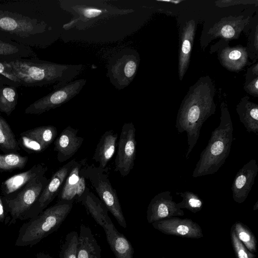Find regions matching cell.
Instances as JSON below:
<instances>
[{
  "label": "cell",
  "mask_w": 258,
  "mask_h": 258,
  "mask_svg": "<svg viewBox=\"0 0 258 258\" xmlns=\"http://www.w3.org/2000/svg\"><path fill=\"white\" fill-rule=\"evenodd\" d=\"M52 27L48 23L41 1L0 2V39L30 47L44 48L49 44Z\"/></svg>",
  "instance_id": "6da1fadb"
},
{
  "label": "cell",
  "mask_w": 258,
  "mask_h": 258,
  "mask_svg": "<svg viewBox=\"0 0 258 258\" xmlns=\"http://www.w3.org/2000/svg\"><path fill=\"white\" fill-rule=\"evenodd\" d=\"M214 96L215 88L211 79L203 77L190 87L181 103L175 127L179 133H186V159L198 142L203 123L215 112Z\"/></svg>",
  "instance_id": "7a4b0ae2"
},
{
  "label": "cell",
  "mask_w": 258,
  "mask_h": 258,
  "mask_svg": "<svg viewBox=\"0 0 258 258\" xmlns=\"http://www.w3.org/2000/svg\"><path fill=\"white\" fill-rule=\"evenodd\" d=\"M10 67L21 86L42 87L55 84L53 89L66 85L78 75L83 64H62L34 58H17L5 62Z\"/></svg>",
  "instance_id": "3957f363"
},
{
  "label": "cell",
  "mask_w": 258,
  "mask_h": 258,
  "mask_svg": "<svg viewBox=\"0 0 258 258\" xmlns=\"http://www.w3.org/2000/svg\"><path fill=\"white\" fill-rule=\"evenodd\" d=\"M233 132L230 113L227 106L222 103L219 125L212 131L207 145L202 151L192 172L193 177L212 175L219 170L230 154Z\"/></svg>",
  "instance_id": "277c9868"
},
{
  "label": "cell",
  "mask_w": 258,
  "mask_h": 258,
  "mask_svg": "<svg viewBox=\"0 0 258 258\" xmlns=\"http://www.w3.org/2000/svg\"><path fill=\"white\" fill-rule=\"evenodd\" d=\"M73 205L72 201H58L29 219L20 228L15 245L33 246L57 230L71 211Z\"/></svg>",
  "instance_id": "5b68a950"
},
{
  "label": "cell",
  "mask_w": 258,
  "mask_h": 258,
  "mask_svg": "<svg viewBox=\"0 0 258 258\" xmlns=\"http://www.w3.org/2000/svg\"><path fill=\"white\" fill-rule=\"evenodd\" d=\"M59 6L73 15L72 19L63 26L68 30L75 27L84 29L96 21L113 16L123 15L133 12L132 9H121L104 1L61 0Z\"/></svg>",
  "instance_id": "8992f818"
},
{
  "label": "cell",
  "mask_w": 258,
  "mask_h": 258,
  "mask_svg": "<svg viewBox=\"0 0 258 258\" xmlns=\"http://www.w3.org/2000/svg\"><path fill=\"white\" fill-rule=\"evenodd\" d=\"M108 168L103 169L93 164H88L84 167L82 172L86 179H88L97 194L99 199L104 204L123 228L127 227L119 199L115 188L113 187L106 173Z\"/></svg>",
  "instance_id": "52a82bcc"
},
{
  "label": "cell",
  "mask_w": 258,
  "mask_h": 258,
  "mask_svg": "<svg viewBox=\"0 0 258 258\" xmlns=\"http://www.w3.org/2000/svg\"><path fill=\"white\" fill-rule=\"evenodd\" d=\"M140 61L136 50L123 48L109 59L107 76L111 83L117 89L127 87L135 78Z\"/></svg>",
  "instance_id": "ba28073f"
},
{
  "label": "cell",
  "mask_w": 258,
  "mask_h": 258,
  "mask_svg": "<svg viewBox=\"0 0 258 258\" xmlns=\"http://www.w3.org/2000/svg\"><path fill=\"white\" fill-rule=\"evenodd\" d=\"M48 181L44 175L32 181L13 196H2L5 210L12 218L11 222L17 219H23L37 201Z\"/></svg>",
  "instance_id": "9c48e42d"
},
{
  "label": "cell",
  "mask_w": 258,
  "mask_h": 258,
  "mask_svg": "<svg viewBox=\"0 0 258 258\" xmlns=\"http://www.w3.org/2000/svg\"><path fill=\"white\" fill-rule=\"evenodd\" d=\"M86 82L84 79L77 80L53 89L29 105L25 109V113L38 115L59 107L78 95Z\"/></svg>",
  "instance_id": "30bf717a"
},
{
  "label": "cell",
  "mask_w": 258,
  "mask_h": 258,
  "mask_svg": "<svg viewBox=\"0 0 258 258\" xmlns=\"http://www.w3.org/2000/svg\"><path fill=\"white\" fill-rule=\"evenodd\" d=\"M117 146L114 171L124 177L133 169L136 156V128L132 122H126L122 125Z\"/></svg>",
  "instance_id": "8fae6325"
},
{
  "label": "cell",
  "mask_w": 258,
  "mask_h": 258,
  "mask_svg": "<svg viewBox=\"0 0 258 258\" xmlns=\"http://www.w3.org/2000/svg\"><path fill=\"white\" fill-rule=\"evenodd\" d=\"M77 160L72 159L59 168L51 176L41 193L37 201L28 211L23 220L30 219L44 210L58 196Z\"/></svg>",
  "instance_id": "7c38bea8"
},
{
  "label": "cell",
  "mask_w": 258,
  "mask_h": 258,
  "mask_svg": "<svg viewBox=\"0 0 258 258\" xmlns=\"http://www.w3.org/2000/svg\"><path fill=\"white\" fill-rule=\"evenodd\" d=\"M57 136V130L53 125L35 127L21 133L18 140L20 147L29 153L43 152L52 143Z\"/></svg>",
  "instance_id": "4fadbf2b"
},
{
  "label": "cell",
  "mask_w": 258,
  "mask_h": 258,
  "mask_svg": "<svg viewBox=\"0 0 258 258\" xmlns=\"http://www.w3.org/2000/svg\"><path fill=\"white\" fill-rule=\"evenodd\" d=\"M152 225L155 229L167 235L196 239L204 237L201 226L188 218L173 217L153 222Z\"/></svg>",
  "instance_id": "5bb4252c"
},
{
  "label": "cell",
  "mask_w": 258,
  "mask_h": 258,
  "mask_svg": "<svg viewBox=\"0 0 258 258\" xmlns=\"http://www.w3.org/2000/svg\"><path fill=\"white\" fill-rule=\"evenodd\" d=\"M184 214L178 204L173 200L170 191L159 192L151 200L147 210V219L149 223Z\"/></svg>",
  "instance_id": "9a60e30c"
},
{
  "label": "cell",
  "mask_w": 258,
  "mask_h": 258,
  "mask_svg": "<svg viewBox=\"0 0 258 258\" xmlns=\"http://www.w3.org/2000/svg\"><path fill=\"white\" fill-rule=\"evenodd\" d=\"M87 161L85 158L76 162L58 195V201L78 202L87 187L82 171Z\"/></svg>",
  "instance_id": "2e32d148"
},
{
  "label": "cell",
  "mask_w": 258,
  "mask_h": 258,
  "mask_svg": "<svg viewBox=\"0 0 258 258\" xmlns=\"http://www.w3.org/2000/svg\"><path fill=\"white\" fill-rule=\"evenodd\" d=\"M257 172L258 165L254 159L245 163L237 172L231 186L232 198L235 202L242 204L247 199Z\"/></svg>",
  "instance_id": "e0dca14e"
},
{
  "label": "cell",
  "mask_w": 258,
  "mask_h": 258,
  "mask_svg": "<svg viewBox=\"0 0 258 258\" xmlns=\"http://www.w3.org/2000/svg\"><path fill=\"white\" fill-rule=\"evenodd\" d=\"M47 170L44 164L38 163L25 172L7 178L1 184L2 196H13L32 181L45 175Z\"/></svg>",
  "instance_id": "ac0fdd59"
},
{
  "label": "cell",
  "mask_w": 258,
  "mask_h": 258,
  "mask_svg": "<svg viewBox=\"0 0 258 258\" xmlns=\"http://www.w3.org/2000/svg\"><path fill=\"white\" fill-rule=\"evenodd\" d=\"M78 130L68 126L64 128L54 141V150L57 159L63 163L71 159L82 146L84 138L77 136Z\"/></svg>",
  "instance_id": "d6986e66"
},
{
  "label": "cell",
  "mask_w": 258,
  "mask_h": 258,
  "mask_svg": "<svg viewBox=\"0 0 258 258\" xmlns=\"http://www.w3.org/2000/svg\"><path fill=\"white\" fill-rule=\"evenodd\" d=\"M84 206L96 223L104 230L115 227L108 214V210L89 188H86L83 194L78 201Z\"/></svg>",
  "instance_id": "ffe728a7"
},
{
  "label": "cell",
  "mask_w": 258,
  "mask_h": 258,
  "mask_svg": "<svg viewBox=\"0 0 258 258\" xmlns=\"http://www.w3.org/2000/svg\"><path fill=\"white\" fill-rule=\"evenodd\" d=\"M117 138V134L112 130L106 131L100 137L92 157L100 168H108L107 164L115 152Z\"/></svg>",
  "instance_id": "44dd1931"
},
{
  "label": "cell",
  "mask_w": 258,
  "mask_h": 258,
  "mask_svg": "<svg viewBox=\"0 0 258 258\" xmlns=\"http://www.w3.org/2000/svg\"><path fill=\"white\" fill-rule=\"evenodd\" d=\"M196 32V24L194 20L187 22L182 29L178 59V74L182 80L188 68L190 52Z\"/></svg>",
  "instance_id": "7402d4cb"
},
{
  "label": "cell",
  "mask_w": 258,
  "mask_h": 258,
  "mask_svg": "<svg viewBox=\"0 0 258 258\" xmlns=\"http://www.w3.org/2000/svg\"><path fill=\"white\" fill-rule=\"evenodd\" d=\"M246 21L241 16L225 17L215 24L209 32L214 37H221L227 40L235 39L238 37Z\"/></svg>",
  "instance_id": "603a6c76"
},
{
  "label": "cell",
  "mask_w": 258,
  "mask_h": 258,
  "mask_svg": "<svg viewBox=\"0 0 258 258\" xmlns=\"http://www.w3.org/2000/svg\"><path fill=\"white\" fill-rule=\"evenodd\" d=\"M101 248L91 229L82 224L79 234L77 258H101Z\"/></svg>",
  "instance_id": "cb8c5ba5"
},
{
  "label": "cell",
  "mask_w": 258,
  "mask_h": 258,
  "mask_svg": "<svg viewBox=\"0 0 258 258\" xmlns=\"http://www.w3.org/2000/svg\"><path fill=\"white\" fill-rule=\"evenodd\" d=\"M248 96L242 98L236 106L240 122L248 133L258 134V105L249 100Z\"/></svg>",
  "instance_id": "d4e9b609"
},
{
  "label": "cell",
  "mask_w": 258,
  "mask_h": 258,
  "mask_svg": "<svg viewBox=\"0 0 258 258\" xmlns=\"http://www.w3.org/2000/svg\"><path fill=\"white\" fill-rule=\"evenodd\" d=\"M106 239L116 258H134L131 243L116 227L105 230Z\"/></svg>",
  "instance_id": "484cf974"
},
{
  "label": "cell",
  "mask_w": 258,
  "mask_h": 258,
  "mask_svg": "<svg viewBox=\"0 0 258 258\" xmlns=\"http://www.w3.org/2000/svg\"><path fill=\"white\" fill-rule=\"evenodd\" d=\"M37 58L30 46L15 42L0 41V62H9L17 58Z\"/></svg>",
  "instance_id": "4316f807"
},
{
  "label": "cell",
  "mask_w": 258,
  "mask_h": 258,
  "mask_svg": "<svg viewBox=\"0 0 258 258\" xmlns=\"http://www.w3.org/2000/svg\"><path fill=\"white\" fill-rule=\"evenodd\" d=\"M220 58L225 68L235 71L241 69L245 65L247 53L243 47H227L222 50Z\"/></svg>",
  "instance_id": "83f0119b"
},
{
  "label": "cell",
  "mask_w": 258,
  "mask_h": 258,
  "mask_svg": "<svg viewBox=\"0 0 258 258\" xmlns=\"http://www.w3.org/2000/svg\"><path fill=\"white\" fill-rule=\"evenodd\" d=\"M0 150L5 153H17L20 150L18 141L10 125L1 115Z\"/></svg>",
  "instance_id": "f1b7e54d"
},
{
  "label": "cell",
  "mask_w": 258,
  "mask_h": 258,
  "mask_svg": "<svg viewBox=\"0 0 258 258\" xmlns=\"http://www.w3.org/2000/svg\"><path fill=\"white\" fill-rule=\"evenodd\" d=\"M18 96L16 87L0 84V112L10 116L16 109Z\"/></svg>",
  "instance_id": "f546056e"
},
{
  "label": "cell",
  "mask_w": 258,
  "mask_h": 258,
  "mask_svg": "<svg viewBox=\"0 0 258 258\" xmlns=\"http://www.w3.org/2000/svg\"><path fill=\"white\" fill-rule=\"evenodd\" d=\"M28 161V156L17 153L0 154V171H11L23 169Z\"/></svg>",
  "instance_id": "4dcf8cb0"
},
{
  "label": "cell",
  "mask_w": 258,
  "mask_h": 258,
  "mask_svg": "<svg viewBox=\"0 0 258 258\" xmlns=\"http://www.w3.org/2000/svg\"><path fill=\"white\" fill-rule=\"evenodd\" d=\"M236 236L247 249L254 253L257 250V240L251 230L244 224L236 221L233 225Z\"/></svg>",
  "instance_id": "1f68e13d"
},
{
  "label": "cell",
  "mask_w": 258,
  "mask_h": 258,
  "mask_svg": "<svg viewBox=\"0 0 258 258\" xmlns=\"http://www.w3.org/2000/svg\"><path fill=\"white\" fill-rule=\"evenodd\" d=\"M176 194L182 198V200L177 203L180 209H187L193 213L202 210L204 202L198 195L189 191L177 192Z\"/></svg>",
  "instance_id": "d6a6232c"
},
{
  "label": "cell",
  "mask_w": 258,
  "mask_h": 258,
  "mask_svg": "<svg viewBox=\"0 0 258 258\" xmlns=\"http://www.w3.org/2000/svg\"><path fill=\"white\" fill-rule=\"evenodd\" d=\"M79 234L73 231L68 233L62 245L58 258H77Z\"/></svg>",
  "instance_id": "836d02e7"
},
{
  "label": "cell",
  "mask_w": 258,
  "mask_h": 258,
  "mask_svg": "<svg viewBox=\"0 0 258 258\" xmlns=\"http://www.w3.org/2000/svg\"><path fill=\"white\" fill-rule=\"evenodd\" d=\"M230 234L232 246L236 258H255V254L249 251L239 240L233 225L230 229Z\"/></svg>",
  "instance_id": "e575fe53"
},
{
  "label": "cell",
  "mask_w": 258,
  "mask_h": 258,
  "mask_svg": "<svg viewBox=\"0 0 258 258\" xmlns=\"http://www.w3.org/2000/svg\"><path fill=\"white\" fill-rule=\"evenodd\" d=\"M0 75L12 82L16 88L21 86L20 80L12 68L5 62H0Z\"/></svg>",
  "instance_id": "d590c367"
},
{
  "label": "cell",
  "mask_w": 258,
  "mask_h": 258,
  "mask_svg": "<svg viewBox=\"0 0 258 258\" xmlns=\"http://www.w3.org/2000/svg\"><path fill=\"white\" fill-rule=\"evenodd\" d=\"M246 90L252 95L257 96L258 94V78L257 76L251 81L246 87Z\"/></svg>",
  "instance_id": "8d00e7d4"
},
{
  "label": "cell",
  "mask_w": 258,
  "mask_h": 258,
  "mask_svg": "<svg viewBox=\"0 0 258 258\" xmlns=\"http://www.w3.org/2000/svg\"><path fill=\"white\" fill-rule=\"evenodd\" d=\"M5 208L3 201L2 197L0 196V221L4 222L6 217Z\"/></svg>",
  "instance_id": "74e56055"
},
{
  "label": "cell",
  "mask_w": 258,
  "mask_h": 258,
  "mask_svg": "<svg viewBox=\"0 0 258 258\" xmlns=\"http://www.w3.org/2000/svg\"><path fill=\"white\" fill-rule=\"evenodd\" d=\"M0 84L15 87L14 85L6 78L0 75Z\"/></svg>",
  "instance_id": "f35d334b"
},
{
  "label": "cell",
  "mask_w": 258,
  "mask_h": 258,
  "mask_svg": "<svg viewBox=\"0 0 258 258\" xmlns=\"http://www.w3.org/2000/svg\"><path fill=\"white\" fill-rule=\"evenodd\" d=\"M36 258H52L49 254L40 252L37 254Z\"/></svg>",
  "instance_id": "ab89813d"
},
{
  "label": "cell",
  "mask_w": 258,
  "mask_h": 258,
  "mask_svg": "<svg viewBox=\"0 0 258 258\" xmlns=\"http://www.w3.org/2000/svg\"><path fill=\"white\" fill-rule=\"evenodd\" d=\"M160 1V2H168V3H174L175 4H177L180 2H182V1Z\"/></svg>",
  "instance_id": "60d3db41"
},
{
  "label": "cell",
  "mask_w": 258,
  "mask_h": 258,
  "mask_svg": "<svg viewBox=\"0 0 258 258\" xmlns=\"http://www.w3.org/2000/svg\"><path fill=\"white\" fill-rule=\"evenodd\" d=\"M255 42H256V44H255V46H256V49H257V29L256 28V32H255Z\"/></svg>",
  "instance_id": "b9f144b4"
},
{
  "label": "cell",
  "mask_w": 258,
  "mask_h": 258,
  "mask_svg": "<svg viewBox=\"0 0 258 258\" xmlns=\"http://www.w3.org/2000/svg\"><path fill=\"white\" fill-rule=\"evenodd\" d=\"M257 209H258V201H256V202L253 206V210L254 211H255V210H257Z\"/></svg>",
  "instance_id": "7bdbcfd3"
},
{
  "label": "cell",
  "mask_w": 258,
  "mask_h": 258,
  "mask_svg": "<svg viewBox=\"0 0 258 258\" xmlns=\"http://www.w3.org/2000/svg\"><path fill=\"white\" fill-rule=\"evenodd\" d=\"M0 41H2V40L0 39Z\"/></svg>",
  "instance_id": "ee69618b"
},
{
  "label": "cell",
  "mask_w": 258,
  "mask_h": 258,
  "mask_svg": "<svg viewBox=\"0 0 258 258\" xmlns=\"http://www.w3.org/2000/svg\"><path fill=\"white\" fill-rule=\"evenodd\" d=\"M162 258H164V257H162Z\"/></svg>",
  "instance_id": "f6af8a7d"
}]
</instances>
